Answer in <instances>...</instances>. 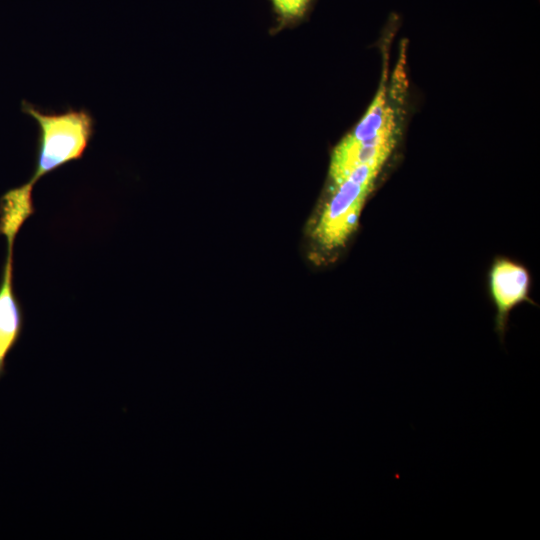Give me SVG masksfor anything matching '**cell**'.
<instances>
[{"instance_id":"5b68a950","label":"cell","mask_w":540,"mask_h":540,"mask_svg":"<svg viewBox=\"0 0 540 540\" xmlns=\"http://www.w3.org/2000/svg\"><path fill=\"white\" fill-rule=\"evenodd\" d=\"M13 244L7 240V256L0 281V378L5 374L6 358L18 343L24 317L13 288Z\"/></svg>"},{"instance_id":"7a4b0ae2","label":"cell","mask_w":540,"mask_h":540,"mask_svg":"<svg viewBox=\"0 0 540 540\" xmlns=\"http://www.w3.org/2000/svg\"><path fill=\"white\" fill-rule=\"evenodd\" d=\"M382 166L355 168L337 185L319 215L313 230L317 243L327 250L342 247L356 230L365 201Z\"/></svg>"},{"instance_id":"6da1fadb","label":"cell","mask_w":540,"mask_h":540,"mask_svg":"<svg viewBox=\"0 0 540 540\" xmlns=\"http://www.w3.org/2000/svg\"><path fill=\"white\" fill-rule=\"evenodd\" d=\"M21 109L39 128L35 169L23 184L32 191L41 177L83 156L94 134V119L85 109L46 113L27 101H22Z\"/></svg>"},{"instance_id":"3957f363","label":"cell","mask_w":540,"mask_h":540,"mask_svg":"<svg viewBox=\"0 0 540 540\" xmlns=\"http://www.w3.org/2000/svg\"><path fill=\"white\" fill-rule=\"evenodd\" d=\"M488 286L496 310L495 331L503 339L510 312L521 303H533L530 273L521 263L500 257L489 269Z\"/></svg>"},{"instance_id":"52a82bcc","label":"cell","mask_w":540,"mask_h":540,"mask_svg":"<svg viewBox=\"0 0 540 540\" xmlns=\"http://www.w3.org/2000/svg\"><path fill=\"white\" fill-rule=\"evenodd\" d=\"M280 22L288 24L302 19L313 0H270Z\"/></svg>"},{"instance_id":"277c9868","label":"cell","mask_w":540,"mask_h":540,"mask_svg":"<svg viewBox=\"0 0 540 540\" xmlns=\"http://www.w3.org/2000/svg\"><path fill=\"white\" fill-rule=\"evenodd\" d=\"M394 135L395 130L385 131L366 141H357L347 135L335 147L331 157L329 176L333 186L359 166H383L394 148Z\"/></svg>"},{"instance_id":"8992f818","label":"cell","mask_w":540,"mask_h":540,"mask_svg":"<svg viewBox=\"0 0 540 540\" xmlns=\"http://www.w3.org/2000/svg\"><path fill=\"white\" fill-rule=\"evenodd\" d=\"M390 130H395V116L387 103L386 88L382 84L367 113L348 136L357 141H366Z\"/></svg>"}]
</instances>
